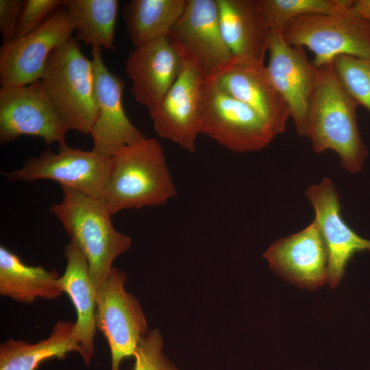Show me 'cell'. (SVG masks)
I'll use <instances>...</instances> for the list:
<instances>
[{"mask_svg":"<svg viewBox=\"0 0 370 370\" xmlns=\"http://www.w3.org/2000/svg\"><path fill=\"white\" fill-rule=\"evenodd\" d=\"M358 104L339 82L332 64L320 68L310 95L305 136L317 153L334 151L341 166L351 173L360 171L368 151L358 127Z\"/></svg>","mask_w":370,"mask_h":370,"instance_id":"1","label":"cell"},{"mask_svg":"<svg viewBox=\"0 0 370 370\" xmlns=\"http://www.w3.org/2000/svg\"><path fill=\"white\" fill-rule=\"evenodd\" d=\"M175 195L160 143L146 137L123 147L112 158L101 199L113 215L122 210L163 205Z\"/></svg>","mask_w":370,"mask_h":370,"instance_id":"2","label":"cell"},{"mask_svg":"<svg viewBox=\"0 0 370 370\" xmlns=\"http://www.w3.org/2000/svg\"><path fill=\"white\" fill-rule=\"evenodd\" d=\"M62 198L50 211L86 256L95 291L109 275L115 258L128 250L130 238L114 227L102 199L62 186Z\"/></svg>","mask_w":370,"mask_h":370,"instance_id":"3","label":"cell"},{"mask_svg":"<svg viewBox=\"0 0 370 370\" xmlns=\"http://www.w3.org/2000/svg\"><path fill=\"white\" fill-rule=\"evenodd\" d=\"M40 80L67 130L90 134L98 116L93 64L75 37L51 52Z\"/></svg>","mask_w":370,"mask_h":370,"instance_id":"4","label":"cell"},{"mask_svg":"<svg viewBox=\"0 0 370 370\" xmlns=\"http://www.w3.org/2000/svg\"><path fill=\"white\" fill-rule=\"evenodd\" d=\"M291 45L307 47L317 68L332 64L341 55L370 59V22L349 12L311 14L295 18L282 30Z\"/></svg>","mask_w":370,"mask_h":370,"instance_id":"5","label":"cell"},{"mask_svg":"<svg viewBox=\"0 0 370 370\" xmlns=\"http://www.w3.org/2000/svg\"><path fill=\"white\" fill-rule=\"evenodd\" d=\"M201 113V134L234 152L261 150L277 136L253 109L224 92L208 76L203 87Z\"/></svg>","mask_w":370,"mask_h":370,"instance_id":"6","label":"cell"},{"mask_svg":"<svg viewBox=\"0 0 370 370\" xmlns=\"http://www.w3.org/2000/svg\"><path fill=\"white\" fill-rule=\"evenodd\" d=\"M125 273L112 267L96 292L95 323L108 343L111 370H119L123 359L134 357L138 344L148 333L139 302L125 291Z\"/></svg>","mask_w":370,"mask_h":370,"instance_id":"7","label":"cell"},{"mask_svg":"<svg viewBox=\"0 0 370 370\" xmlns=\"http://www.w3.org/2000/svg\"><path fill=\"white\" fill-rule=\"evenodd\" d=\"M112 158L90 151L60 145L58 153L46 149L38 157L26 160L18 169L3 172L10 182L51 180L61 186L75 189L88 196L101 199L107 184Z\"/></svg>","mask_w":370,"mask_h":370,"instance_id":"8","label":"cell"},{"mask_svg":"<svg viewBox=\"0 0 370 370\" xmlns=\"http://www.w3.org/2000/svg\"><path fill=\"white\" fill-rule=\"evenodd\" d=\"M69 130L58 115L41 80L22 86L0 88V143L15 140L21 136L42 138L48 145L66 144Z\"/></svg>","mask_w":370,"mask_h":370,"instance_id":"9","label":"cell"},{"mask_svg":"<svg viewBox=\"0 0 370 370\" xmlns=\"http://www.w3.org/2000/svg\"><path fill=\"white\" fill-rule=\"evenodd\" d=\"M73 32L64 6L33 32L3 43L1 86L27 85L40 80L51 52L73 37Z\"/></svg>","mask_w":370,"mask_h":370,"instance_id":"10","label":"cell"},{"mask_svg":"<svg viewBox=\"0 0 370 370\" xmlns=\"http://www.w3.org/2000/svg\"><path fill=\"white\" fill-rule=\"evenodd\" d=\"M183 62L181 74L160 104L149 113L160 137L193 153L197 136L201 134V102L208 74L191 61Z\"/></svg>","mask_w":370,"mask_h":370,"instance_id":"11","label":"cell"},{"mask_svg":"<svg viewBox=\"0 0 370 370\" xmlns=\"http://www.w3.org/2000/svg\"><path fill=\"white\" fill-rule=\"evenodd\" d=\"M267 48L266 72L287 106L297 134L305 136L309 99L320 68L308 60L303 47L289 45L282 30L269 31Z\"/></svg>","mask_w":370,"mask_h":370,"instance_id":"12","label":"cell"},{"mask_svg":"<svg viewBox=\"0 0 370 370\" xmlns=\"http://www.w3.org/2000/svg\"><path fill=\"white\" fill-rule=\"evenodd\" d=\"M166 38L182 60L194 62L208 75L233 57L221 34L217 0H188Z\"/></svg>","mask_w":370,"mask_h":370,"instance_id":"13","label":"cell"},{"mask_svg":"<svg viewBox=\"0 0 370 370\" xmlns=\"http://www.w3.org/2000/svg\"><path fill=\"white\" fill-rule=\"evenodd\" d=\"M101 50L99 45L91 47L98 116L90 134L93 141L92 151L112 158L123 147L146 136L126 115L122 103L125 83L106 68Z\"/></svg>","mask_w":370,"mask_h":370,"instance_id":"14","label":"cell"},{"mask_svg":"<svg viewBox=\"0 0 370 370\" xmlns=\"http://www.w3.org/2000/svg\"><path fill=\"white\" fill-rule=\"evenodd\" d=\"M271 269L301 288L328 282V254L316 220L301 231L275 241L263 254Z\"/></svg>","mask_w":370,"mask_h":370,"instance_id":"15","label":"cell"},{"mask_svg":"<svg viewBox=\"0 0 370 370\" xmlns=\"http://www.w3.org/2000/svg\"><path fill=\"white\" fill-rule=\"evenodd\" d=\"M208 77L224 92L253 109L276 135L286 130L289 111L264 64L232 57Z\"/></svg>","mask_w":370,"mask_h":370,"instance_id":"16","label":"cell"},{"mask_svg":"<svg viewBox=\"0 0 370 370\" xmlns=\"http://www.w3.org/2000/svg\"><path fill=\"white\" fill-rule=\"evenodd\" d=\"M306 196L314 208V219L325 242L328 283L334 288L354 254L370 250V241L359 236L343 219L339 196L330 178L325 177L319 184L308 187Z\"/></svg>","mask_w":370,"mask_h":370,"instance_id":"17","label":"cell"},{"mask_svg":"<svg viewBox=\"0 0 370 370\" xmlns=\"http://www.w3.org/2000/svg\"><path fill=\"white\" fill-rule=\"evenodd\" d=\"M184 62L166 37L134 47L125 63L131 93L149 110L157 108L175 82Z\"/></svg>","mask_w":370,"mask_h":370,"instance_id":"18","label":"cell"},{"mask_svg":"<svg viewBox=\"0 0 370 370\" xmlns=\"http://www.w3.org/2000/svg\"><path fill=\"white\" fill-rule=\"evenodd\" d=\"M64 255L66 265L58 282L62 292L69 297L77 313L73 336L81 347L80 355L84 362L88 366L95 352L96 291L87 259L74 241L71 240L66 245Z\"/></svg>","mask_w":370,"mask_h":370,"instance_id":"19","label":"cell"},{"mask_svg":"<svg viewBox=\"0 0 370 370\" xmlns=\"http://www.w3.org/2000/svg\"><path fill=\"white\" fill-rule=\"evenodd\" d=\"M223 40L233 57L264 64L269 30L258 0H217Z\"/></svg>","mask_w":370,"mask_h":370,"instance_id":"20","label":"cell"},{"mask_svg":"<svg viewBox=\"0 0 370 370\" xmlns=\"http://www.w3.org/2000/svg\"><path fill=\"white\" fill-rule=\"evenodd\" d=\"M56 271L29 266L3 245L0 247V294L18 302L55 299L63 293Z\"/></svg>","mask_w":370,"mask_h":370,"instance_id":"21","label":"cell"},{"mask_svg":"<svg viewBox=\"0 0 370 370\" xmlns=\"http://www.w3.org/2000/svg\"><path fill=\"white\" fill-rule=\"evenodd\" d=\"M74 323L60 321L49 336L36 343L10 338L0 345V370H36L51 358L63 359L69 352L81 354L73 336Z\"/></svg>","mask_w":370,"mask_h":370,"instance_id":"22","label":"cell"},{"mask_svg":"<svg viewBox=\"0 0 370 370\" xmlns=\"http://www.w3.org/2000/svg\"><path fill=\"white\" fill-rule=\"evenodd\" d=\"M188 0H132L123 17L134 47L167 37L182 14Z\"/></svg>","mask_w":370,"mask_h":370,"instance_id":"23","label":"cell"},{"mask_svg":"<svg viewBox=\"0 0 370 370\" xmlns=\"http://www.w3.org/2000/svg\"><path fill=\"white\" fill-rule=\"evenodd\" d=\"M65 8L78 41L106 50L114 48L117 0H65Z\"/></svg>","mask_w":370,"mask_h":370,"instance_id":"24","label":"cell"},{"mask_svg":"<svg viewBox=\"0 0 370 370\" xmlns=\"http://www.w3.org/2000/svg\"><path fill=\"white\" fill-rule=\"evenodd\" d=\"M265 27L282 30L298 17L311 14L340 15L349 13L352 0H258Z\"/></svg>","mask_w":370,"mask_h":370,"instance_id":"25","label":"cell"},{"mask_svg":"<svg viewBox=\"0 0 370 370\" xmlns=\"http://www.w3.org/2000/svg\"><path fill=\"white\" fill-rule=\"evenodd\" d=\"M332 65L347 92L370 114V59L341 55L333 60Z\"/></svg>","mask_w":370,"mask_h":370,"instance_id":"26","label":"cell"},{"mask_svg":"<svg viewBox=\"0 0 370 370\" xmlns=\"http://www.w3.org/2000/svg\"><path fill=\"white\" fill-rule=\"evenodd\" d=\"M162 338L158 330H152L138 344L135 362L130 370H178L164 356Z\"/></svg>","mask_w":370,"mask_h":370,"instance_id":"27","label":"cell"},{"mask_svg":"<svg viewBox=\"0 0 370 370\" xmlns=\"http://www.w3.org/2000/svg\"><path fill=\"white\" fill-rule=\"evenodd\" d=\"M65 6V0H25L14 38L22 37L43 24Z\"/></svg>","mask_w":370,"mask_h":370,"instance_id":"28","label":"cell"},{"mask_svg":"<svg viewBox=\"0 0 370 370\" xmlns=\"http://www.w3.org/2000/svg\"><path fill=\"white\" fill-rule=\"evenodd\" d=\"M23 1L0 0V32L3 43L13 39L16 31Z\"/></svg>","mask_w":370,"mask_h":370,"instance_id":"29","label":"cell"},{"mask_svg":"<svg viewBox=\"0 0 370 370\" xmlns=\"http://www.w3.org/2000/svg\"><path fill=\"white\" fill-rule=\"evenodd\" d=\"M349 12L354 16L370 22V0H352Z\"/></svg>","mask_w":370,"mask_h":370,"instance_id":"30","label":"cell"}]
</instances>
